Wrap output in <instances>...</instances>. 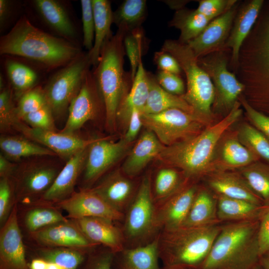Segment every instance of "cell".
Segmentation results:
<instances>
[{"label":"cell","mask_w":269,"mask_h":269,"mask_svg":"<svg viewBox=\"0 0 269 269\" xmlns=\"http://www.w3.org/2000/svg\"><path fill=\"white\" fill-rule=\"evenodd\" d=\"M114 255L109 249L98 246L88 253L79 269H114Z\"/></svg>","instance_id":"obj_47"},{"label":"cell","mask_w":269,"mask_h":269,"mask_svg":"<svg viewBox=\"0 0 269 269\" xmlns=\"http://www.w3.org/2000/svg\"><path fill=\"white\" fill-rule=\"evenodd\" d=\"M25 244L27 258L42 259L56 264L65 269H79L88 253L91 251Z\"/></svg>","instance_id":"obj_30"},{"label":"cell","mask_w":269,"mask_h":269,"mask_svg":"<svg viewBox=\"0 0 269 269\" xmlns=\"http://www.w3.org/2000/svg\"><path fill=\"white\" fill-rule=\"evenodd\" d=\"M82 53L79 46L42 31L25 15L0 40L1 55L23 57L47 69L61 68Z\"/></svg>","instance_id":"obj_1"},{"label":"cell","mask_w":269,"mask_h":269,"mask_svg":"<svg viewBox=\"0 0 269 269\" xmlns=\"http://www.w3.org/2000/svg\"><path fill=\"white\" fill-rule=\"evenodd\" d=\"M256 65L258 83L269 90V17L264 25L257 46Z\"/></svg>","instance_id":"obj_41"},{"label":"cell","mask_w":269,"mask_h":269,"mask_svg":"<svg viewBox=\"0 0 269 269\" xmlns=\"http://www.w3.org/2000/svg\"><path fill=\"white\" fill-rule=\"evenodd\" d=\"M143 34L140 28L127 32L124 36V44L130 63L132 81L134 78L137 67L142 59Z\"/></svg>","instance_id":"obj_44"},{"label":"cell","mask_w":269,"mask_h":269,"mask_svg":"<svg viewBox=\"0 0 269 269\" xmlns=\"http://www.w3.org/2000/svg\"><path fill=\"white\" fill-rule=\"evenodd\" d=\"M17 217L23 237L68 219L55 205L40 201L17 204Z\"/></svg>","instance_id":"obj_23"},{"label":"cell","mask_w":269,"mask_h":269,"mask_svg":"<svg viewBox=\"0 0 269 269\" xmlns=\"http://www.w3.org/2000/svg\"><path fill=\"white\" fill-rule=\"evenodd\" d=\"M262 0H253L248 3L240 12L226 45L232 50V57L237 62L240 47L249 33L259 15L263 4Z\"/></svg>","instance_id":"obj_34"},{"label":"cell","mask_w":269,"mask_h":269,"mask_svg":"<svg viewBox=\"0 0 269 269\" xmlns=\"http://www.w3.org/2000/svg\"><path fill=\"white\" fill-rule=\"evenodd\" d=\"M221 222L217 216V201L204 189H198L181 227H203Z\"/></svg>","instance_id":"obj_32"},{"label":"cell","mask_w":269,"mask_h":269,"mask_svg":"<svg viewBox=\"0 0 269 269\" xmlns=\"http://www.w3.org/2000/svg\"><path fill=\"white\" fill-rule=\"evenodd\" d=\"M217 216L220 222L261 220L269 207L218 195Z\"/></svg>","instance_id":"obj_29"},{"label":"cell","mask_w":269,"mask_h":269,"mask_svg":"<svg viewBox=\"0 0 269 269\" xmlns=\"http://www.w3.org/2000/svg\"><path fill=\"white\" fill-rule=\"evenodd\" d=\"M47 105L43 88L36 86L23 94L16 107V115L20 120L25 115Z\"/></svg>","instance_id":"obj_45"},{"label":"cell","mask_w":269,"mask_h":269,"mask_svg":"<svg viewBox=\"0 0 269 269\" xmlns=\"http://www.w3.org/2000/svg\"><path fill=\"white\" fill-rule=\"evenodd\" d=\"M239 105L237 102L225 118L195 136L165 146L156 158L162 164L180 169L188 179L203 174L208 168L219 140L240 117Z\"/></svg>","instance_id":"obj_2"},{"label":"cell","mask_w":269,"mask_h":269,"mask_svg":"<svg viewBox=\"0 0 269 269\" xmlns=\"http://www.w3.org/2000/svg\"><path fill=\"white\" fill-rule=\"evenodd\" d=\"M12 128L21 133L24 137L49 148L57 156L67 160L98 138L84 139L74 134L33 128L19 119L14 122Z\"/></svg>","instance_id":"obj_14"},{"label":"cell","mask_w":269,"mask_h":269,"mask_svg":"<svg viewBox=\"0 0 269 269\" xmlns=\"http://www.w3.org/2000/svg\"><path fill=\"white\" fill-rule=\"evenodd\" d=\"M258 243L260 257L269 253V209L260 220Z\"/></svg>","instance_id":"obj_55"},{"label":"cell","mask_w":269,"mask_h":269,"mask_svg":"<svg viewBox=\"0 0 269 269\" xmlns=\"http://www.w3.org/2000/svg\"><path fill=\"white\" fill-rule=\"evenodd\" d=\"M21 120L33 128L57 132L53 113L47 105L25 115Z\"/></svg>","instance_id":"obj_50"},{"label":"cell","mask_w":269,"mask_h":269,"mask_svg":"<svg viewBox=\"0 0 269 269\" xmlns=\"http://www.w3.org/2000/svg\"><path fill=\"white\" fill-rule=\"evenodd\" d=\"M62 168L53 163L43 161L17 165L11 177L17 204L39 201L52 185Z\"/></svg>","instance_id":"obj_10"},{"label":"cell","mask_w":269,"mask_h":269,"mask_svg":"<svg viewBox=\"0 0 269 269\" xmlns=\"http://www.w3.org/2000/svg\"><path fill=\"white\" fill-rule=\"evenodd\" d=\"M34 7L43 23L58 37L77 46V31L69 12L61 1L34 0Z\"/></svg>","instance_id":"obj_20"},{"label":"cell","mask_w":269,"mask_h":269,"mask_svg":"<svg viewBox=\"0 0 269 269\" xmlns=\"http://www.w3.org/2000/svg\"><path fill=\"white\" fill-rule=\"evenodd\" d=\"M189 180L182 178L181 174L174 169L166 167L159 169L157 172L151 187L152 198L155 204L168 198Z\"/></svg>","instance_id":"obj_38"},{"label":"cell","mask_w":269,"mask_h":269,"mask_svg":"<svg viewBox=\"0 0 269 269\" xmlns=\"http://www.w3.org/2000/svg\"><path fill=\"white\" fill-rule=\"evenodd\" d=\"M235 6L212 20L197 37L186 43L196 58L219 48L227 40L235 15Z\"/></svg>","instance_id":"obj_24"},{"label":"cell","mask_w":269,"mask_h":269,"mask_svg":"<svg viewBox=\"0 0 269 269\" xmlns=\"http://www.w3.org/2000/svg\"><path fill=\"white\" fill-rule=\"evenodd\" d=\"M67 213V218L78 219L86 217L105 218L120 222L125 214L115 209L90 189H79L69 197L55 205Z\"/></svg>","instance_id":"obj_15"},{"label":"cell","mask_w":269,"mask_h":269,"mask_svg":"<svg viewBox=\"0 0 269 269\" xmlns=\"http://www.w3.org/2000/svg\"><path fill=\"white\" fill-rule=\"evenodd\" d=\"M251 269H263L262 268L259 263H258L256 266H255L253 268H252Z\"/></svg>","instance_id":"obj_62"},{"label":"cell","mask_w":269,"mask_h":269,"mask_svg":"<svg viewBox=\"0 0 269 269\" xmlns=\"http://www.w3.org/2000/svg\"><path fill=\"white\" fill-rule=\"evenodd\" d=\"M161 50L177 60L185 74L187 90L181 97L202 120L210 116L215 98L214 86L208 74L199 66L198 58L191 48L186 43L166 40Z\"/></svg>","instance_id":"obj_6"},{"label":"cell","mask_w":269,"mask_h":269,"mask_svg":"<svg viewBox=\"0 0 269 269\" xmlns=\"http://www.w3.org/2000/svg\"><path fill=\"white\" fill-rule=\"evenodd\" d=\"M155 78L159 85L167 92L177 96L185 94L183 82L178 75L159 70Z\"/></svg>","instance_id":"obj_52"},{"label":"cell","mask_w":269,"mask_h":269,"mask_svg":"<svg viewBox=\"0 0 269 269\" xmlns=\"http://www.w3.org/2000/svg\"><path fill=\"white\" fill-rule=\"evenodd\" d=\"M221 227H181L157 235L160 261L164 266L197 269L208 255Z\"/></svg>","instance_id":"obj_5"},{"label":"cell","mask_w":269,"mask_h":269,"mask_svg":"<svg viewBox=\"0 0 269 269\" xmlns=\"http://www.w3.org/2000/svg\"><path fill=\"white\" fill-rule=\"evenodd\" d=\"M147 74L149 94L141 114H156L169 109L175 108L196 116L193 108L181 96L167 92L159 85L155 77L149 73H147Z\"/></svg>","instance_id":"obj_33"},{"label":"cell","mask_w":269,"mask_h":269,"mask_svg":"<svg viewBox=\"0 0 269 269\" xmlns=\"http://www.w3.org/2000/svg\"><path fill=\"white\" fill-rule=\"evenodd\" d=\"M165 147L152 132L146 130L127 154L122 172L131 178L135 177Z\"/></svg>","instance_id":"obj_25"},{"label":"cell","mask_w":269,"mask_h":269,"mask_svg":"<svg viewBox=\"0 0 269 269\" xmlns=\"http://www.w3.org/2000/svg\"><path fill=\"white\" fill-rule=\"evenodd\" d=\"M240 137L242 143L255 154L269 161V139L261 132L245 124L240 130Z\"/></svg>","instance_id":"obj_43"},{"label":"cell","mask_w":269,"mask_h":269,"mask_svg":"<svg viewBox=\"0 0 269 269\" xmlns=\"http://www.w3.org/2000/svg\"><path fill=\"white\" fill-rule=\"evenodd\" d=\"M89 146L68 160L52 185L38 201L55 205L75 191V187L84 169Z\"/></svg>","instance_id":"obj_19"},{"label":"cell","mask_w":269,"mask_h":269,"mask_svg":"<svg viewBox=\"0 0 269 269\" xmlns=\"http://www.w3.org/2000/svg\"><path fill=\"white\" fill-rule=\"evenodd\" d=\"M259 263L263 269H269V253L261 256Z\"/></svg>","instance_id":"obj_60"},{"label":"cell","mask_w":269,"mask_h":269,"mask_svg":"<svg viewBox=\"0 0 269 269\" xmlns=\"http://www.w3.org/2000/svg\"><path fill=\"white\" fill-rule=\"evenodd\" d=\"M141 114L140 111L138 109H134L132 113L127 127V132L123 136L124 139L128 143H132L143 126Z\"/></svg>","instance_id":"obj_56"},{"label":"cell","mask_w":269,"mask_h":269,"mask_svg":"<svg viewBox=\"0 0 269 269\" xmlns=\"http://www.w3.org/2000/svg\"><path fill=\"white\" fill-rule=\"evenodd\" d=\"M242 175L251 189L269 207V169L259 165H249Z\"/></svg>","instance_id":"obj_40"},{"label":"cell","mask_w":269,"mask_h":269,"mask_svg":"<svg viewBox=\"0 0 269 269\" xmlns=\"http://www.w3.org/2000/svg\"><path fill=\"white\" fill-rule=\"evenodd\" d=\"M25 243L44 247L91 251L99 246L91 242L72 219L60 222L23 237Z\"/></svg>","instance_id":"obj_12"},{"label":"cell","mask_w":269,"mask_h":269,"mask_svg":"<svg viewBox=\"0 0 269 269\" xmlns=\"http://www.w3.org/2000/svg\"><path fill=\"white\" fill-rule=\"evenodd\" d=\"M154 61L159 70L178 75L182 70L177 60L172 55L162 50L154 53Z\"/></svg>","instance_id":"obj_53"},{"label":"cell","mask_w":269,"mask_h":269,"mask_svg":"<svg viewBox=\"0 0 269 269\" xmlns=\"http://www.w3.org/2000/svg\"><path fill=\"white\" fill-rule=\"evenodd\" d=\"M12 2L8 0H0V26L1 30L9 19L12 12Z\"/></svg>","instance_id":"obj_58"},{"label":"cell","mask_w":269,"mask_h":269,"mask_svg":"<svg viewBox=\"0 0 269 269\" xmlns=\"http://www.w3.org/2000/svg\"><path fill=\"white\" fill-rule=\"evenodd\" d=\"M101 104H104L103 101L92 71L89 69L79 92L70 103L67 120L60 132L74 134L85 123L97 116Z\"/></svg>","instance_id":"obj_13"},{"label":"cell","mask_w":269,"mask_h":269,"mask_svg":"<svg viewBox=\"0 0 269 269\" xmlns=\"http://www.w3.org/2000/svg\"><path fill=\"white\" fill-rule=\"evenodd\" d=\"M126 34L118 29L106 41L99 62L92 71L104 102L106 127L110 132L117 128L118 110L129 93V81L132 80L131 74H127L124 68Z\"/></svg>","instance_id":"obj_4"},{"label":"cell","mask_w":269,"mask_h":269,"mask_svg":"<svg viewBox=\"0 0 269 269\" xmlns=\"http://www.w3.org/2000/svg\"><path fill=\"white\" fill-rule=\"evenodd\" d=\"M82 10L83 45L88 52L94 45L95 38V21L92 0H82L80 1Z\"/></svg>","instance_id":"obj_49"},{"label":"cell","mask_w":269,"mask_h":269,"mask_svg":"<svg viewBox=\"0 0 269 269\" xmlns=\"http://www.w3.org/2000/svg\"><path fill=\"white\" fill-rule=\"evenodd\" d=\"M18 119L16 107L13 102L12 91L9 88L5 87L0 93V131L6 132L9 130Z\"/></svg>","instance_id":"obj_46"},{"label":"cell","mask_w":269,"mask_h":269,"mask_svg":"<svg viewBox=\"0 0 269 269\" xmlns=\"http://www.w3.org/2000/svg\"><path fill=\"white\" fill-rule=\"evenodd\" d=\"M187 183L174 194L155 204L156 224L160 231L182 226L198 189L196 185Z\"/></svg>","instance_id":"obj_17"},{"label":"cell","mask_w":269,"mask_h":269,"mask_svg":"<svg viewBox=\"0 0 269 269\" xmlns=\"http://www.w3.org/2000/svg\"><path fill=\"white\" fill-rule=\"evenodd\" d=\"M30 269H65L60 266L40 258L30 259Z\"/></svg>","instance_id":"obj_59"},{"label":"cell","mask_w":269,"mask_h":269,"mask_svg":"<svg viewBox=\"0 0 269 269\" xmlns=\"http://www.w3.org/2000/svg\"><path fill=\"white\" fill-rule=\"evenodd\" d=\"M211 21L196 9H179L170 21V25L180 30L179 41L187 43L197 37Z\"/></svg>","instance_id":"obj_36"},{"label":"cell","mask_w":269,"mask_h":269,"mask_svg":"<svg viewBox=\"0 0 269 269\" xmlns=\"http://www.w3.org/2000/svg\"><path fill=\"white\" fill-rule=\"evenodd\" d=\"M72 220L92 243L107 248L115 254L126 248L122 229L116 225L117 222L98 217Z\"/></svg>","instance_id":"obj_21"},{"label":"cell","mask_w":269,"mask_h":269,"mask_svg":"<svg viewBox=\"0 0 269 269\" xmlns=\"http://www.w3.org/2000/svg\"><path fill=\"white\" fill-rule=\"evenodd\" d=\"M122 231L126 248L146 245L158 235L155 206L151 189L150 175L142 178L136 193L125 213Z\"/></svg>","instance_id":"obj_7"},{"label":"cell","mask_w":269,"mask_h":269,"mask_svg":"<svg viewBox=\"0 0 269 269\" xmlns=\"http://www.w3.org/2000/svg\"><path fill=\"white\" fill-rule=\"evenodd\" d=\"M132 143L124 138L117 142L109 137L98 138L89 146L79 189L91 188L130 151Z\"/></svg>","instance_id":"obj_11"},{"label":"cell","mask_w":269,"mask_h":269,"mask_svg":"<svg viewBox=\"0 0 269 269\" xmlns=\"http://www.w3.org/2000/svg\"><path fill=\"white\" fill-rule=\"evenodd\" d=\"M17 165L11 162L1 153L0 154V177L11 178Z\"/></svg>","instance_id":"obj_57"},{"label":"cell","mask_w":269,"mask_h":269,"mask_svg":"<svg viewBox=\"0 0 269 269\" xmlns=\"http://www.w3.org/2000/svg\"><path fill=\"white\" fill-rule=\"evenodd\" d=\"M0 148L3 155L13 160L31 156H57L49 148L24 136L1 135Z\"/></svg>","instance_id":"obj_35"},{"label":"cell","mask_w":269,"mask_h":269,"mask_svg":"<svg viewBox=\"0 0 269 269\" xmlns=\"http://www.w3.org/2000/svg\"><path fill=\"white\" fill-rule=\"evenodd\" d=\"M222 158L229 166L242 167L251 164L257 159V155L242 142L232 138L224 144Z\"/></svg>","instance_id":"obj_42"},{"label":"cell","mask_w":269,"mask_h":269,"mask_svg":"<svg viewBox=\"0 0 269 269\" xmlns=\"http://www.w3.org/2000/svg\"><path fill=\"white\" fill-rule=\"evenodd\" d=\"M91 63L88 52H83L75 59L53 74L43 88L47 105L53 116L68 111L73 99L79 92Z\"/></svg>","instance_id":"obj_8"},{"label":"cell","mask_w":269,"mask_h":269,"mask_svg":"<svg viewBox=\"0 0 269 269\" xmlns=\"http://www.w3.org/2000/svg\"><path fill=\"white\" fill-rule=\"evenodd\" d=\"M157 236L150 243L136 247L125 248L115 254L114 269H161Z\"/></svg>","instance_id":"obj_26"},{"label":"cell","mask_w":269,"mask_h":269,"mask_svg":"<svg viewBox=\"0 0 269 269\" xmlns=\"http://www.w3.org/2000/svg\"><path fill=\"white\" fill-rule=\"evenodd\" d=\"M204 67L213 81L217 106L232 109L244 89V85L228 71L222 59L205 62Z\"/></svg>","instance_id":"obj_22"},{"label":"cell","mask_w":269,"mask_h":269,"mask_svg":"<svg viewBox=\"0 0 269 269\" xmlns=\"http://www.w3.org/2000/svg\"><path fill=\"white\" fill-rule=\"evenodd\" d=\"M5 67L15 95L18 98L36 87L38 79V75L29 66L9 59L5 61Z\"/></svg>","instance_id":"obj_39"},{"label":"cell","mask_w":269,"mask_h":269,"mask_svg":"<svg viewBox=\"0 0 269 269\" xmlns=\"http://www.w3.org/2000/svg\"><path fill=\"white\" fill-rule=\"evenodd\" d=\"M261 220L232 222L222 226L205 261L196 269H251L260 258Z\"/></svg>","instance_id":"obj_3"},{"label":"cell","mask_w":269,"mask_h":269,"mask_svg":"<svg viewBox=\"0 0 269 269\" xmlns=\"http://www.w3.org/2000/svg\"><path fill=\"white\" fill-rule=\"evenodd\" d=\"M234 0H202L196 9L211 20L219 17L232 8Z\"/></svg>","instance_id":"obj_51"},{"label":"cell","mask_w":269,"mask_h":269,"mask_svg":"<svg viewBox=\"0 0 269 269\" xmlns=\"http://www.w3.org/2000/svg\"><path fill=\"white\" fill-rule=\"evenodd\" d=\"M241 102L251 121L269 139V117L255 109L245 100L242 99Z\"/></svg>","instance_id":"obj_54"},{"label":"cell","mask_w":269,"mask_h":269,"mask_svg":"<svg viewBox=\"0 0 269 269\" xmlns=\"http://www.w3.org/2000/svg\"><path fill=\"white\" fill-rule=\"evenodd\" d=\"M208 184L217 195L264 206L261 199L251 189L243 176L232 173L217 172L210 176Z\"/></svg>","instance_id":"obj_27"},{"label":"cell","mask_w":269,"mask_h":269,"mask_svg":"<svg viewBox=\"0 0 269 269\" xmlns=\"http://www.w3.org/2000/svg\"><path fill=\"white\" fill-rule=\"evenodd\" d=\"M16 204L11 178L0 177V227L6 222Z\"/></svg>","instance_id":"obj_48"},{"label":"cell","mask_w":269,"mask_h":269,"mask_svg":"<svg viewBox=\"0 0 269 269\" xmlns=\"http://www.w3.org/2000/svg\"><path fill=\"white\" fill-rule=\"evenodd\" d=\"M17 209L16 204L6 222L0 227V269H30Z\"/></svg>","instance_id":"obj_16"},{"label":"cell","mask_w":269,"mask_h":269,"mask_svg":"<svg viewBox=\"0 0 269 269\" xmlns=\"http://www.w3.org/2000/svg\"><path fill=\"white\" fill-rule=\"evenodd\" d=\"M143 126L152 132L165 146L188 139L201 131L203 120L179 109L159 113L141 114Z\"/></svg>","instance_id":"obj_9"},{"label":"cell","mask_w":269,"mask_h":269,"mask_svg":"<svg viewBox=\"0 0 269 269\" xmlns=\"http://www.w3.org/2000/svg\"><path fill=\"white\" fill-rule=\"evenodd\" d=\"M161 269H196L193 268H189L183 267H176V266H163Z\"/></svg>","instance_id":"obj_61"},{"label":"cell","mask_w":269,"mask_h":269,"mask_svg":"<svg viewBox=\"0 0 269 269\" xmlns=\"http://www.w3.org/2000/svg\"><path fill=\"white\" fill-rule=\"evenodd\" d=\"M131 179L117 169L107 173L90 189L125 214L137 189Z\"/></svg>","instance_id":"obj_18"},{"label":"cell","mask_w":269,"mask_h":269,"mask_svg":"<svg viewBox=\"0 0 269 269\" xmlns=\"http://www.w3.org/2000/svg\"><path fill=\"white\" fill-rule=\"evenodd\" d=\"M149 94L148 74L142 59L140 60L136 75L130 90L120 104L117 114V122L127 127L132 113L138 109L141 113L146 104Z\"/></svg>","instance_id":"obj_28"},{"label":"cell","mask_w":269,"mask_h":269,"mask_svg":"<svg viewBox=\"0 0 269 269\" xmlns=\"http://www.w3.org/2000/svg\"><path fill=\"white\" fill-rule=\"evenodd\" d=\"M95 21V38L92 49L88 52L91 65L98 64L102 47L113 35L111 27L113 23V12L107 0H92Z\"/></svg>","instance_id":"obj_31"},{"label":"cell","mask_w":269,"mask_h":269,"mask_svg":"<svg viewBox=\"0 0 269 269\" xmlns=\"http://www.w3.org/2000/svg\"><path fill=\"white\" fill-rule=\"evenodd\" d=\"M146 11V0H126L113 12V23L127 33L140 28Z\"/></svg>","instance_id":"obj_37"}]
</instances>
